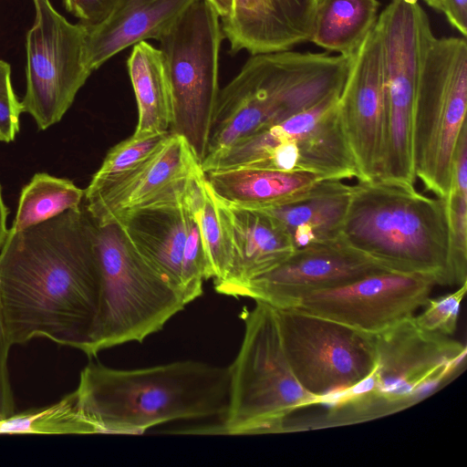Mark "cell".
I'll return each mask as SVG.
<instances>
[{"label":"cell","instance_id":"21","mask_svg":"<svg viewBox=\"0 0 467 467\" xmlns=\"http://www.w3.org/2000/svg\"><path fill=\"white\" fill-rule=\"evenodd\" d=\"M196 0H117L95 25H83L84 63L93 72L114 55L146 39L160 40Z\"/></svg>","mask_w":467,"mask_h":467},{"label":"cell","instance_id":"33","mask_svg":"<svg viewBox=\"0 0 467 467\" xmlns=\"http://www.w3.org/2000/svg\"><path fill=\"white\" fill-rule=\"evenodd\" d=\"M11 68L8 63L0 60V135L2 141L12 142L19 131L21 103L11 85Z\"/></svg>","mask_w":467,"mask_h":467},{"label":"cell","instance_id":"4","mask_svg":"<svg viewBox=\"0 0 467 467\" xmlns=\"http://www.w3.org/2000/svg\"><path fill=\"white\" fill-rule=\"evenodd\" d=\"M353 248L389 269L453 286L445 199L387 180H359L341 231Z\"/></svg>","mask_w":467,"mask_h":467},{"label":"cell","instance_id":"14","mask_svg":"<svg viewBox=\"0 0 467 467\" xmlns=\"http://www.w3.org/2000/svg\"><path fill=\"white\" fill-rule=\"evenodd\" d=\"M434 285L426 275L385 270L310 293L295 307L375 336L415 315Z\"/></svg>","mask_w":467,"mask_h":467},{"label":"cell","instance_id":"39","mask_svg":"<svg viewBox=\"0 0 467 467\" xmlns=\"http://www.w3.org/2000/svg\"><path fill=\"white\" fill-rule=\"evenodd\" d=\"M0 141H2V138H1V135H0Z\"/></svg>","mask_w":467,"mask_h":467},{"label":"cell","instance_id":"22","mask_svg":"<svg viewBox=\"0 0 467 467\" xmlns=\"http://www.w3.org/2000/svg\"><path fill=\"white\" fill-rule=\"evenodd\" d=\"M352 192L343 180L324 179L302 195L260 211L280 223L296 251L341 236Z\"/></svg>","mask_w":467,"mask_h":467},{"label":"cell","instance_id":"23","mask_svg":"<svg viewBox=\"0 0 467 467\" xmlns=\"http://www.w3.org/2000/svg\"><path fill=\"white\" fill-rule=\"evenodd\" d=\"M205 177L219 199L254 210L287 202L325 179L312 173L244 167L208 171Z\"/></svg>","mask_w":467,"mask_h":467},{"label":"cell","instance_id":"3","mask_svg":"<svg viewBox=\"0 0 467 467\" xmlns=\"http://www.w3.org/2000/svg\"><path fill=\"white\" fill-rule=\"evenodd\" d=\"M351 57L290 49L253 55L219 91L204 158L341 91Z\"/></svg>","mask_w":467,"mask_h":467},{"label":"cell","instance_id":"25","mask_svg":"<svg viewBox=\"0 0 467 467\" xmlns=\"http://www.w3.org/2000/svg\"><path fill=\"white\" fill-rule=\"evenodd\" d=\"M379 7L378 0H319L308 41L350 57L376 25Z\"/></svg>","mask_w":467,"mask_h":467},{"label":"cell","instance_id":"20","mask_svg":"<svg viewBox=\"0 0 467 467\" xmlns=\"http://www.w3.org/2000/svg\"><path fill=\"white\" fill-rule=\"evenodd\" d=\"M217 201L229 228L234 259L226 278L213 285L217 293L236 297L252 280L285 261L295 248L271 215L227 203L218 197Z\"/></svg>","mask_w":467,"mask_h":467},{"label":"cell","instance_id":"36","mask_svg":"<svg viewBox=\"0 0 467 467\" xmlns=\"http://www.w3.org/2000/svg\"><path fill=\"white\" fill-rule=\"evenodd\" d=\"M423 1L432 9L441 13L462 36H467V0Z\"/></svg>","mask_w":467,"mask_h":467},{"label":"cell","instance_id":"13","mask_svg":"<svg viewBox=\"0 0 467 467\" xmlns=\"http://www.w3.org/2000/svg\"><path fill=\"white\" fill-rule=\"evenodd\" d=\"M36 19L26 35V90L22 112L40 130L59 122L92 73L84 63L85 28L58 14L48 0H34Z\"/></svg>","mask_w":467,"mask_h":467},{"label":"cell","instance_id":"38","mask_svg":"<svg viewBox=\"0 0 467 467\" xmlns=\"http://www.w3.org/2000/svg\"><path fill=\"white\" fill-rule=\"evenodd\" d=\"M222 19L228 17L234 8V0H207Z\"/></svg>","mask_w":467,"mask_h":467},{"label":"cell","instance_id":"28","mask_svg":"<svg viewBox=\"0 0 467 467\" xmlns=\"http://www.w3.org/2000/svg\"><path fill=\"white\" fill-rule=\"evenodd\" d=\"M197 214L208 279H213V284H216L228 275L233 265L234 251L227 223L205 174L201 182Z\"/></svg>","mask_w":467,"mask_h":467},{"label":"cell","instance_id":"35","mask_svg":"<svg viewBox=\"0 0 467 467\" xmlns=\"http://www.w3.org/2000/svg\"><path fill=\"white\" fill-rule=\"evenodd\" d=\"M117 0H64L66 9L83 25H95L111 11Z\"/></svg>","mask_w":467,"mask_h":467},{"label":"cell","instance_id":"12","mask_svg":"<svg viewBox=\"0 0 467 467\" xmlns=\"http://www.w3.org/2000/svg\"><path fill=\"white\" fill-rule=\"evenodd\" d=\"M275 313L292 371L303 389L322 400L321 405L374 368L373 336L296 307L275 308Z\"/></svg>","mask_w":467,"mask_h":467},{"label":"cell","instance_id":"15","mask_svg":"<svg viewBox=\"0 0 467 467\" xmlns=\"http://www.w3.org/2000/svg\"><path fill=\"white\" fill-rule=\"evenodd\" d=\"M338 110L360 180H383L386 161L384 76L382 43L376 25L351 57L338 99Z\"/></svg>","mask_w":467,"mask_h":467},{"label":"cell","instance_id":"34","mask_svg":"<svg viewBox=\"0 0 467 467\" xmlns=\"http://www.w3.org/2000/svg\"><path fill=\"white\" fill-rule=\"evenodd\" d=\"M11 346L0 303V421L15 415V399L8 372Z\"/></svg>","mask_w":467,"mask_h":467},{"label":"cell","instance_id":"5","mask_svg":"<svg viewBox=\"0 0 467 467\" xmlns=\"http://www.w3.org/2000/svg\"><path fill=\"white\" fill-rule=\"evenodd\" d=\"M413 316L373 336L375 367L327 407L326 418L332 427L360 423L408 409L465 368L466 346L451 337L422 329Z\"/></svg>","mask_w":467,"mask_h":467},{"label":"cell","instance_id":"17","mask_svg":"<svg viewBox=\"0 0 467 467\" xmlns=\"http://www.w3.org/2000/svg\"><path fill=\"white\" fill-rule=\"evenodd\" d=\"M189 179L112 221L119 224L141 258L184 298L182 261L186 226L182 197Z\"/></svg>","mask_w":467,"mask_h":467},{"label":"cell","instance_id":"8","mask_svg":"<svg viewBox=\"0 0 467 467\" xmlns=\"http://www.w3.org/2000/svg\"><path fill=\"white\" fill-rule=\"evenodd\" d=\"M467 109L466 37L430 38L412 115V161L427 191L445 199Z\"/></svg>","mask_w":467,"mask_h":467},{"label":"cell","instance_id":"1","mask_svg":"<svg viewBox=\"0 0 467 467\" xmlns=\"http://www.w3.org/2000/svg\"><path fill=\"white\" fill-rule=\"evenodd\" d=\"M95 230L80 206L9 230L0 252V303L13 345L47 337L91 357L100 302Z\"/></svg>","mask_w":467,"mask_h":467},{"label":"cell","instance_id":"10","mask_svg":"<svg viewBox=\"0 0 467 467\" xmlns=\"http://www.w3.org/2000/svg\"><path fill=\"white\" fill-rule=\"evenodd\" d=\"M223 30L207 0L194 1L159 40L171 98L170 132L204 159L219 95Z\"/></svg>","mask_w":467,"mask_h":467},{"label":"cell","instance_id":"19","mask_svg":"<svg viewBox=\"0 0 467 467\" xmlns=\"http://www.w3.org/2000/svg\"><path fill=\"white\" fill-rule=\"evenodd\" d=\"M316 5V0H234L223 32L232 52L289 50L308 40Z\"/></svg>","mask_w":467,"mask_h":467},{"label":"cell","instance_id":"26","mask_svg":"<svg viewBox=\"0 0 467 467\" xmlns=\"http://www.w3.org/2000/svg\"><path fill=\"white\" fill-rule=\"evenodd\" d=\"M85 191L67 179L36 173L21 191L12 231H22L80 206Z\"/></svg>","mask_w":467,"mask_h":467},{"label":"cell","instance_id":"18","mask_svg":"<svg viewBox=\"0 0 467 467\" xmlns=\"http://www.w3.org/2000/svg\"><path fill=\"white\" fill-rule=\"evenodd\" d=\"M202 170L184 138L170 134L161 149L129 177L86 201V211L97 224L153 201Z\"/></svg>","mask_w":467,"mask_h":467},{"label":"cell","instance_id":"11","mask_svg":"<svg viewBox=\"0 0 467 467\" xmlns=\"http://www.w3.org/2000/svg\"><path fill=\"white\" fill-rule=\"evenodd\" d=\"M383 57L386 161L383 180L414 186L412 115L418 78L433 35L417 0H391L379 15Z\"/></svg>","mask_w":467,"mask_h":467},{"label":"cell","instance_id":"32","mask_svg":"<svg viewBox=\"0 0 467 467\" xmlns=\"http://www.w3.org/2000/svg\"><path fill=\"white\" fill-rule=\"evenodd\" d=\"M467 291V283L454 292L429 298L420 315H414L416 324L422 329L451 337L457 328L461 303Z\"/></svg>","mask_w":467,"mask_h":467},{"label":"cell","instance_id":"7","mask_svg":"<svg viewBox=\"0 0 467 467\" xmlns=\"http://www.w3.org/2000/svg\"><path fill=\"white\" fill-rule=\"evenodd\" d=\"M95 224L100 302L91 357L142 342L188 305L136 252L118 223Z\"/></svg>","mask_w":467,"mask_h":467},{"label":"cell","instance_id":"27","mask_svg":"<svg viewBox=\"0 0 467 467\" xmlns=\"http://www.w3.org/2000/svg\"><path fill=\"white\" fill-rule=\"evenodd\" d=\"M453 287L467 283V125L462 130L445 198Z\"/></svg>","mask_w":467,"mask_h":467},{"label":"cell","instance_id":"9","mask_svg":"<svg viewBox=\"0 0 467 467\" xmlns=\"http://www.w3.org/2000/svg\"><path fill=\"white\" fill-rule=\"evenodd\" d=\"M340 93L204 158L202 170L244 167L360 180L339 115Z\"/></svg>","mask_w":467,"mask_h":467},{"label":"cell","instance_id":"6","mask_svg":"<svg viewBox=\"0 0 467 467\" xmlns=\"http://www.w3.org/2000/svg\"><path fill=\"white\" fill-rule=\"evenodd\" d=\"M244 338L229 369L228 406L222 433L283 432L290 414L321 405L322 400L302 388L286 358L275 308L256 300L244 309Z\"/></svg>","mask_w":467,"mask_h":467},{"label":"cell","instance_id":"30","mask_svg":"<svg viewBox=\"0 0 467 467\" xmlns=\"http://www.w3.org/2000/svg\"><path fill=\"white\" fill-rule=\"evenodd\" d=\"M203 171L187 182L182 203L185 215L186 236L182 261V291L188 303L202 294V284L208 279V268L201 234L197 208Z\"/></svg>","mask_w":467,"mask_h":467},{"label":"cell","instance_id":"31","mask_svg":"<svg viewBox=\"0 0 467 467\" xmlns=\"http://www.w3.org/2000/svg\"><path fill=\"white\" fill-rule=\"evenodd\" d=\"M73 422L68 401L42 411L12 416L0 421V433L72 432Z\"/></svg>","mask_w":467,"mask_h":467},{"label":"cell","instance_id":"2","mask_svg":"<svg viewBox=\"0 0 467 467\" xmlns=\"http://www.w3.org/2000/svg\"><path fill=\"white\" fill-rule=\"evenodd\" d=\"M72 394L89 433H142L176 420L223 418L229 369L195 360L136 369L90 362Z\"/></svg>","mask_w":467,"mask_h":467},{"label":"cell","instance_id":"16","mask_svg":"<svg viewBox=\"0 0 467 467\" xmlns=\"http://www.w3.org/2000/svg\"><path fill=\"white\" fill-rule=\"evenodd\" d=\"M385 270L390 269L340 236L296 250L278 266L248 283L236 297L263 301L275 308L295 307L310 293L345 285Z\"/></svg>","mask_w":467,"mask_h":467},{"label":"cell","instance_id":"37","mask_svg":"<svg viewBox=\"0 0 467 467\" xmlns=\"http://www.w3.org/2000/svg\"><path fill=\"white\" fill-rule=\"evenodd\" d=\"M8 215V208L4 202L2 195V187L0 185V252L5 245L9 234V230L6 226V219Z\"/></svg>","mask_w":467,"mask_h":467},{"label":"cell","instance_id":"24","mask_svg":"<svg viewBox=\"0 0 467 467\" xmlns=\"http://www.w3.org/2000/svg\"><path fill=\"white\" fill-rule=\"evenodd\" d=\"M127 64L139 113L133 135L170 131L171 98L160 49L140 42L133 46Z\"/></svg>","mask_w":467,"mask_h":467},{"label":"cell","instance_id":"29","mask_svg":"<svg viewBox=\"0 0 467 467\" xmlns=\"http://www.w3.org/2000/svg\"><path fill=\"white\" fill-rule=\"evenodd\" d=\"M171 132L134 136L114 146L85 191L88 201L132 174L164 144Z\"/></svg>","mask_w":467,"mask_h":467},{"label":"cell","instance_id":"40","mask_svg":"<svg viewBox=\"0 0 467 467\" xmlns=\"http://www.w3.org/2000/svg\"><path fill=\"white\" fill-rule=\"evenodd\" d=\"M317 1H319V0H316V3H317Z\"/></svg>","mask_w":467,"mask_h":467}]
</instances>
